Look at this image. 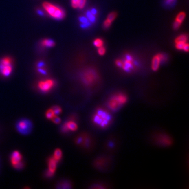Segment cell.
<instances>
[{
  "instance_id": "cell-25",
  "label": "cell",
  "mask_w": 189,
  "mask_h": 189,
  "mask_svg": "<svg viewBox=\"0 0 189 189\" xmlns=\"http://www.w3.org/2000/svg\"><path fill=\"white\" fill-rule=\"evenodd\" d=\"M111 23L112 22H110V21L106 19L104 21V24H103V26L104 28L106 29H107V28H109L110 27V26L111 25Z\"/></svg>"
},
{
  "instance_id": "cell-21",
  "label": "cell",
  "mask_w": 189,
  "mask_h": 189,
  "mask_svg": "<svg viewBox=\"0 0 189 189\" xmlns=\"http://www.w3.org/2000/svg\"><path fill=\"white\" fill-rule=\"evenodd\" d=\"M117 16V14L116 13V12H111L109 14H108L107 17V19L109 20V21H110V22H113V21L115 20Z\"/></svg>"
},
{
  "instance_id": "cell-36",
  "label": "cell",
  "mask_w": 189,
  "mask_h": 189,
  "mask_svg": "<svg viewBox=\"0 0 189 189\" xmlns=\"http://www.w3.org/2000/svg\"><path fill=\"white\" fill-rule=\"evenodd\" d=\"M44 66V63L42 62H40L37 64V66H38V68L43 67Z\"/></svg>"
},
{
  "instance_id": "cell-24",
  "label": "cell",
  "mask_w": 189,
  "mask_h": 189,
  "mask_svg": "<svg viewBox=\"0 0 189 189\" xmlns=\"http://www.w3.org/2000/svg\"><path fill=\"white\" fill-rule=\"evenodd\" d=\"M186 43L177 42L175 43V47L178 50H182L184 45Z\"/></svg>"
},
{
  "instance_id": "cell-38",
  "label": "cell",
  "mask_w": 189,
  "mask_h": 189,
  "mask_svg": "<svg viewBox=\"0 0 189 189\" xmlns=\"http://www.w3.org/2000/svg\"><path fill=\"white\" fill-rule=\"evenodd\" d=\"M37 12L38 14L40 15L41 16L44 15V13H43L42 11H41V10H38L37 11Z\"/></svg>"
},
{
  "instance_id": "cell-35",
  "label": "cell",
  "mask_w": 189,
  "mask_h": 189,
  "mask_svg": "<svg viewBox=\"0 0 189 189\" xmlns=\"http://www.w3.org/2000/svg\"><path fill=\"white\" fill-rule=\"evenodd\" d=\"M38 71L40 73H41L43 74V75H46V74H47L46 71H44V70L43 69H42V68H38Z\"/></svg>"
},
{
  "instance_id": "cell-19",
  "label": "cell",
  "mask_w": 189,
  "mask_h": 189,
  "mask_svg": "<svg viewBox=\"0 0 189 189\" xmlns=\"http://www.w3.org/2000/svg\"><path fill=\"white\" fill-rule=\"evenodd\" d=\"M93 45L98 48L104 45V41L100 38H96L93 41Z\"/></svg>"
},
{
  "instance_id": "cell-23",
  "label": "cell",
  "mask_w": 189,
  "mask_h": 189,
  "mask_svg": "<svg viewBox=\"0 0 189 189\" xmlns=\"http://www.w3.org/2000/svg\"><path fill=\"white\" fill-rule=\"evenodd\" d=\"M55 116V113L52 108L48 109L46 113V117L48 119H52Z\"/></svg>"
},
{
  "instance_id": "cell-37",
  "label": "cell",
  "mask_w": 189,
  "mask_h": 189,
  "mask_svg": "<svg viewBox=\"0 0 189 189\" xmlns=\"http://www.w3.org/2000/svg\"><path fill=\"white\" fill-rule=\"evenodd\" d=\"M90 12H91V13L93 14V15H95L97 13V10H96V9H92Z\"/></svg>"
},
{
  "instance_id": "cell-27",
  "label": "cell",
  "mask_w": 189,
  "mask_h": 189,
  "mask_svg": "<svg viewBox=\"0 0 189 189\" xmlns=\"http://www.w3.org/2000/svg\"><path fill=\"white\" fill-rule=\"evenodd\" d=\"M98 53L101 56H102V55H104L105 54V53H106V49H105V48H104L103 46L98 47Z\"/></svg>"
},
{
  "instance_id": "cell-14",
  "label": "cell",
  "mask_w": 189,
  "mask_h": 189,
  "mask_svg": "<svg viewBox=\"0 0 189 189\" xmlns=\"http://www.w3.org/2000/svg\"><path fill=\"white\" fill-rule=\"evenodd\" d=\"M53 158L56 161L58 162V161L61 160L62 158V151L59 149H56L55 150L54 153V157Z\"/></svg>"
},
{
  "instance_id": "cell-29",
  "label": "cell",
  "mask_w": 189,
  "mask_h": 189,
  "mask_svg": "<svg viewBox=\"0 0 189 189\" xmlns=\"http://www.w3.org/2000/svg\"><path fill=\"white\" fill-rule=\"evenodd\" d=\"M79 0H71V5L73 8H78Z\"/></svg>"
},
{
  "instance_id": "cell-34",
  "label": "cell",
  "mask_w": 189,
  "mask_h": 189,
  "mask_svg": "<svg viewBox=\"0 0 189 189\" xmlns=\"http://www.w3.org/2000/svg\"><path fill=\"white\" fill-rule=\"evenodd\" d=\"M182 50H184V51L186 52H189V46L188 43H186L184 44V47H183V49H182Z\"/></svg>"
},
{
  "instance_id": "cell-8",
  "label": "cell",
  "mask_w": 189,
  "mask_h": 189,
  "mask_svg": "<svg viewBox=\"0 0 189 189\" xmlns=\"http://www.w3.org/2000/svg\"><path fill=\"white\" fill-rule=\"evenodd\" d=\"M77 129L78 125L76 122L73 120L65 122L62 126V131L64 133H68L69 131H75L77 130Z\"/></svg>"
},
{
  "instance_id": "cell-20",
  "label": "cell",
  "mask_w": 189,
  "mask_h": 189,
  "mask_svg": "<svg viewBox=\"0 0 189 189\" xmlns=\"http://www.w3.org/2000/svg\"><path fill=\"white\" fill-rule=\"evenodd\" d=\"M58 188H71V184L67 181H63L58 184Z\"/></svg>"
},
{
  "instance_id": "cell-12",
  "label": "cell",
  "mask_w": 189,
  "mask_h": 189,
  "mask_svg": "<svg viewBox=\"0 0 189 189\" xmlns=\"http://www.w3.org/2000/svg\"><path fill=\"white\" fill-rule=\"evenodd\" d=\"M65 15L66 14L65 11L63 9L57 7L56 10L52 16V17H53L56 20H60L63 19L65 17Z\"/></svg>"
},
{
  "instance_id": "cell-22",
  "label": "cell",
  "mask_w": 189,
  "mask_h": 189,
  "mask_svg": "<svg viewBox=\"0 0 189 189\" xmlns=\"http://www.w3.org/2000/svg\"><path fill=\"white\" fill-rule=\"evenodd\" d=\"M86 17L87 18L88 20H89V21H90L91 22H95V21L96 20L95 15L92 14L90 11H88L87 12Z\"/></svg>"
},
{
  "instance_id": "cell-5",
  "label": "cell",
  "mask_w": 189,
  "mask_h": 189,
  "mask_svg": "<svg viewBox=\"0 0 189 189\" xmlns=\"http://www.w3.org/2000/svg\"><path fill=\"white\" fill-rule=\"evenodd\" d=\"M11 162L14 168L16 169H21L24 167L23 162L22 156L18 151H13L11 155Z\"/></svg>"
},
{
  "instance_id": "cell-9",
  "label": "cell",
  "mask_w": 189,
  "mask_h": 189,
  "mask_svg": "<svg viewBox=\"0 0 189 189\" xmlns=\"http://www.w3.org/2000/svg\"><path fill=\"white\" fill-rule=\"evenodd\" d=\"M122 68L126 72H130L133 68V58L130 55H127L126 59L124 62H122Z\"/></svg>"
},
{
  "instance_id": "cell-17",
  "label": "cell",
  "mask_w": 189,
  "mask_h": 189,
  "mask_svg": "<svg viewBox=\"0 0 189 189\" xmlns=\"http://www.w3.org/2000/svg\"><path fill=\"white\" fill-rule=\"evenodd\" d=\"M187 42H188V36L185 34H182L179 35L175 38V43H187Z\"/></svg>"
},
{
  "instance_id": "cell-18",
  "label": "cell",
  "mask_w": 189,
  "mask_h": 189,
  "mask_svg": "<svg viewBox=\"0 0 189 189\" xmlns=\"http://www.w3.org/2000/svg\"><path fill=\"white\" fill-rule=\"evenodd\" d=\"M52 110H53L55 116L58 115L62 112V108L58 106H54L53 107H52Z\"/></svg>"
},
{
  "instance_id": "cell-4",
  "label": "cell",
  "mask_w": 189,
  "mask_h": 189,
  "mask_svg": "<svg viewBox=\"0 0 189 189\" xmlns=\"http://www.w3.org/2000/svg\"><path fill=\"white\" fill-rule=\"evenodd\" d=\"M82 79L86 85H93L98 79V75L96 71L89 70L84 73Z\"/></svg>"
},
{
  "instance_id": "cell-11",
  "label": "cell",
  "mask_w": 189,
  "mask_h": 189,
  "mask_svg": "<svg viewBox=\"0 0 189 189\" xmlns=\"http://www.w3.org/2000/svg\"><path fill=\"white\" fill-rule=\"evenodd\" d=\"M12 71V65H4L0 63V73L4 76L8 77Z\"/></svg>"
},
{
  "instance_id": "cell-6",
  "label": "cell",
  "mask_w": 189,
  "mask_h": 189,
  "mask_svg": "<svg viewBox=\"0 0 189 189\" xmlns=\"http://www.w3.org/2000/svg\"><path fill=\"white\" fill-rule=\"evenodd\" d=\"M167 59L166 57L164 54H159L155 55L153 57L152 60V65L151 68L153 71H157L159 68L160 63L162 62H164Z\"/></svg>"
},
{
  "instance_id": "cell-7",
  "label": "cell",
  "mask_w": 189,
  "mask_h": 189,
  "mask_svg": "<svg viewBox=\"0 0 189 189\" xmlns=\"http://www.w3.org/2000/svg\"><path fill=\"white\" fill-rule=\"evenodd\" d=\"M55 85V82L52 79L41 81L38 83V88L42 92L46 93L51 90Z\"/></svg>"
},
{
  "instance_id": "cell-31",
  "label": "cell",
  "mask_w": 189,
  "mask_h": 189,
  "mask_svg": "<svg viewBox=\"0 0 189 189\" xmlns=\"http://www.w3.org/2000/svg\"><path fill=\"white\" fill-rule=\"evenodd\" d=\"M79 21L82 23H85L88 22V20L87 18L84 17V16H80V17H79Z\"/></svg>"
},
{
  "instance_id": "cell-26",
  "label": "cell",
  "mask_w": 189,
  "mask_h": 189,
  "mask_svg": "<svg viewBox=\"0 0 189 189\" xmlns=\"http://www.w3.org/2000/svg\"><path fill=\"white\" fill-rule=\"evenodd\" d=\"M87 0H79L78 8L80 9H83L85 6Z\"/></svg>"
},
{
  "instance_id": "cell-33",
  "label": "cell",
  "mask_w": 189,
  "mask_h": 189,
  "mask_svg": "<svg viewBox=\"0 0 189 189\" xmlns=\"http://www.w3.org/2000/svg\"><path fill=\"white\" fill-rule=\"evenodd\" d=\"M89 25H90V23L87 22L85 23H82V24H81V27L82 28H86L88 27Z\"/></svg>"
},
{
  "instance_id": "cell-30",
  "label": "cell",
  "mask_w": 189,
  "mask_h": 189,
  "mask_svg": "<svg viewBox=\"0 0 189 189\" xmlns=\"http://www.w3.org/2000/svg\"><path fill=\"white\" fill-rule=\"evenodd\" d=\"M176 0H164V4L168 6H172L175 2Z\"/></svg>"
},
{
  "instance_id": "cell-3",
  "label": "cell",
  "mask_w": 189,
  "mask_h": 189,
  "mask_svg": "<svg viewBox=\"0 0 189 189\" xmlns=\"http://www.w3.org/2000/svg\"><path fill=\"white\" fill-rule=\"evenodd\" d=\"M17 130L22 135H28L31 132L33 128L32 122L27 119H21L16 123Z\"/></svg>"
},
{
  "instance_id": "cell-32",
  "label": "cell",
  "mask_w": 189,
  "mask_h": 189,
  "mask_svg": "<svg viewBox=\"0 0 189 189\" xmlns=\"http://www.w3.org/2000/svg\"><path fill=\"white\" fill-rule=\"evenodd\" d=\"M122 64H123V62L120 59H118L116 61V65L119 67L122 68Z\"/></svg>"
},
{
  "instance_id": "cell-1",
  "label": "cell",
  "mask_w": 189,
  "mask_h": 189,
  "mask_svg": "<svg viewBox=\"0 0 189 189\" xmlns=\"http://www.w3.org/2000/svg\"><path fill=\"white\" fill-rule=\"evenodd\" d=\"M92 121L96 126L104 129L110 125L112 122V117L108 111L99 108L93 113Z\"/></svg>"
},
{
  "instance_id": "cell-16",
  "label": "cell",
  "mask_w": 189,
  "mask_h": 189,
  "mask_svg": "<svg viewBox=\"0 0 189 189\" xmlns=\"http://www.w3.org/2000/svg\"><path fill=\"white\" fill-rule=\"evenodd\" d=\"M42 45L47 47H53L55 45V43L53 40L45 39L42 41Z\"/></svg>"
},
{
  "instance_id": "cell-15",
  "label": "cell",
  "mask_w": 189,
  "mask_h": 189,
  "mask_svg": "<svg viewBox=\"0 0 189 189\" xmlns=\"http://www.w3.org/2000/svg\"><path fill=\"white\" fill-rule=\"evenodd\" d=\"M185 18H186V13L184 12H182L179 13L177 16V17L175 18V22L179 23L181 25Z\"/></svg>"
},
{
  "instance_id": "cell-13",
  "label": "cell",
  "mask_w": 189,
  "mask_h": 189,
  "mask_svg": "<svg viewBox=\"0 0 189 189\" xmlns=\"http://www.w3.org/2000/svg\"><path fill=\"white\" fill-rule=\"evenodd\" d=\"M57 163V162L54 159L53 157L49 158L48 160V171L54 174L55 170L56 169Z\"/></svg>"
},
{
  "instance_id": "cell-28",
  "label": "cell",
  "mask_w": 189,
  "mask_h": 189,
  "mask_svg": "<svg viewBox=\"0 0 189 189\" xmlns=\"http://www.w3.org/2000/svg\"><path fill=\"white\" fill-rule=\"evenodd\" d=\"M52 122H53L55 124H58L61 122L60 118L56 116H54V117L52 119Z\"/></svg>"
},
{
  "instance_id": "cell-10",
  "label": "cell",
  "mask_w": 189,
  "mask_h": 189,
  "mask_svg": "<svg viewBox=\"0 0 189 189\" xmlns=\"http://www.w3.org/2000/svg\"><path fill=\"white\" fill-rule=\"evenodd\" d=\"M157 141L162 146H169L172 144L171 138L167 135H161L157 137Z\"/></svg>"
},
{
  "instance_id": "cell-2",
  "label": "cell",
  "mask_w": 189,
  "mask_h": 189,
  "mask_svg": "<svg viewBox=\"0 0 189 189\" xmlns=\"http://www.w3.org/2000/svg\"><path fill=\"white\" fill-rule=\"evenodd\" d=\"M127 101L128 97L126 93H117L111 96L108 100V107L110 110L116 111L124 106Z\"/></svg>"
}]
</instances>
